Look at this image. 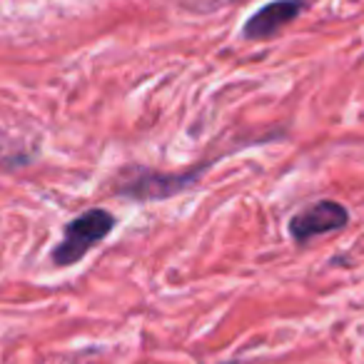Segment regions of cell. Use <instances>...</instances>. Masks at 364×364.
<instances>
[{
	"instance_id": "cell-2",
	"label": "cell",
	"mask_w": 364,
	"mask_h": 364,
	"mask_svg": "<svg viewBox=\"0 0 364 364\" xmlns=\"http://www.w3.org/2000/svg\"><path fill=\"white\" fill-rule=\"evenodd\" d=\"M205 167H208L205 162L188 172H155V170H145V167H132L120 180L117 193L127 195V198H132V200L172 198V195H177L180 190L193 188Z\"/></svg>"
},
{
	"instance_id": "cell-3",
	"label": "cell",
	"mask_w": 364,
	"mask_h": 364,
	"mask_svg": "<svg viewBox=\"0 0 364 364\" xmlns=\"http://www.w3.org/2000/svg\"><path fill=\"white\" fill-rule=\"evenodd\" d=\"M347 223H349L347 208H342L334 200H317L314 205L299 210L289 220V235H292L294 242H309V240L319 237L324 232L342 230Z\"/></svg>"
},
{
	"instance_id": "cell-4",
	"label": "cell",
	"mask_w": 364,
	"mask_h": 364,
	"mask_svg": "<svg viewBox=\"0 0 364 364\" xmlns=\"http://www.w3.org/2000/svg\"><path fill=\"white\" fill-rule=\"evenodd\" d=\"M307 8L304 0H272L264 8H259L242 28V36L247 41H267V38L277 36L284 26L302 16V11Z\"/></svg>"
},
{
	"instance_id": "cell-1",
	"label": "cell",
	"mask_w": 364,
	"mask_h": 364,
	"mask_svg": "<svg viewBox=\"0 0 364 364\" xmlns=\"http://www.w3.org/2000/svg\"><path fill=\"white\" fill-rule=\"evenodd\" d=\"M115 228V218L107 210H87L80 218H75L73 223H68L65 232H63V242L55 247L53 259L55 264L65 267V264H75L95 247L97 242L107 237Z\"/></svg>"
}]
</instances>
